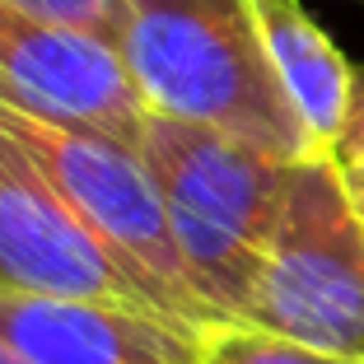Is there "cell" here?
Masks as SVG:
<instances>
[{"label":"cell","mask_w":364,"mask_h":364,"mask_svg":"<svg viewBox=\"0 0 364 364\" xmlns=\"http://www.w3.org/2000/svg\"><path fill=\"white\" fill-rule=\"evenodd\" d=\"M0 364H28V360H23V355L14 350L10 341H0Z\"/></svg>","instance_id":"obj_13"},{"label":"cell","mask_w":364,"mask_h":364,"mask_svg":"<svg viewBox=\"0 0 364 364\" xmlns=\"http://www.w3.org/2000/svg\"><path fill=\"white\" fill-rule=\"evenodd\" d=\"M332 154L336 164H360L364 159V65H355V80H350V107H346V122L332 140Z\"/></svg>","instance_id":"obj_11"},{"label":"cell","mask_w":364,"mask_h":364,"mask_svg":"<svg viewBox=\"0 0 364 364\" xmlns=\"http://www.w3.org/2000/svg\"><path fill=\"white\" fill-rule=\"evenodd\" d=\"M19 10L38 14V19L70 23L80 33H94L103 43H117V23H122V0H5Z\"/></svg>","instance_id":"obj_10"},{"label":"cell","mask_w":364,"mask_h":364,"mask_svg":"<svg viewBox=\"0 0 364 364\" xmlns=\"http://www.w3.org/2000/svg\"><path fill=\"white\" fill-rule=\"evenodd\" d=\"M341 178H346V192H350L355 215H360V225H364V159L360 164H341Z\"/></svg>","instance_id":"obj_12"},{"label":"cell","mask_w":364,"mask_h":364,"mask_svg":"<svg viewBox=\"0 0 364 364\" xmlns=\"http://www.w3.org/2000/svg\"><path fill=\"white\" fill-rule=\"evenodd\" d=\"M0 341L28 364H196L201 332L127 304L0 289Z\"/></svg>","instance_id":"obj_7"},{"label":"cell","mask_w":364,"mask_h":364,"mask_svg":"<svg viewBox=\"0 0 364 364\" xmlns=\"http://www.w3.org/2000/svg\"><path fill=\"white\" fill-rule=\"evenodd\" d=\"M196 364H360V360L267 332L257 322H215L196 341Z\"/></svg>","instance_id":"obj_9"},{"label":"cell","mask_w":364,"mask_h":364,"mask_svg":"<svg viewBox=\"0 0 364 364\" xmlns=\"http://www.w3.org/2000/svg\"><path fill=\"white\" fill-rule=\"evenodd\" d=\"M140 154L164 196L192 289L220 322H243L289 159H276L225 131L154 112L140 131Z\"/></svg>","instance_id":"obj_2"},{"label":"cell","mask_w":364,"mask_h":364,"mask_svg":"<svg viewBox=\"0 0 364 364\" xmlns=\"http://www.w3.org/2000/svg\"><path fill=\"white\" fill-rule=\"evenodd\" d=\"M112 47L154 117L225 131L289 164L318 154L267 56L257 0H122Z\"/></svg>","instance_id":"obj_1"},{"label":"cell","mask_w":364,"mask_h":364,"mask_svg":"<svg viewBox=\"0 0 364 364\" xmlns=\"http://www.w3.org/2000/svg\"><path fill=\"white\" fill-rule=\"evenodd\" d=\"M0 131H10L38 159L61 201L103 238L164 318L187 332H205L220 322L182 271L164 196L136 145L85 122H61L14 103H0Z\"/></svg>","instance_id":"obj_3"},{"label":"cell","mask_w":364,"mask_h":364,"mask_svg":"<svg viewBox=\"0 0 364 364\" xmlns=\"http://www.w3.org/2000/svg\"><path fill=\"white\" fill-rule=\"evenodd\" d=\"M243 322L364 364V225L327 150L289 164Z\"/></svg>","instance_id":"obj_4"},{"label":"cell","mask_w":364,"mask_h":364,"mask_svg":"<svg viewBox=\"0 0 364 364\" xmlns=\"http://www.w3.org/2000/svg\"><path fill=\"white\" fill-rule=\"evenodd\" d=\"M0 289L159 313L10 131H0Z\"/></svg>","instance_id":"obj_5"},{"label":"cell","mask_w":364,"mask_h":364,"mask_svg":"<svg viewBox=\"0 0 364 364\" xmlns=\"http://www.w3.org/2000/svg\"><path fill=\"white\" fill-rule=\"evenodd\" d=\"M257 23L285 98L294 103L309 136L318 140V150H332L346 107H350L355 65L304 10V0H257Z\"/></svg>","instance_id":"obj_8"},{"label":"cell","mask_w":364,"mask_h":364,"mask_svg":"<svg viewBox=\"0 0 364 364\" xmlns=\"http://www.w3.org/2000/svg\"><path fill=\"white\" fill-rule=\"evenodd\" d=\"M0 103L85 122L140 150L145 103L117 47L0 0Z\"/></svg>","instance_id":"obj_6"}]
</instances>
